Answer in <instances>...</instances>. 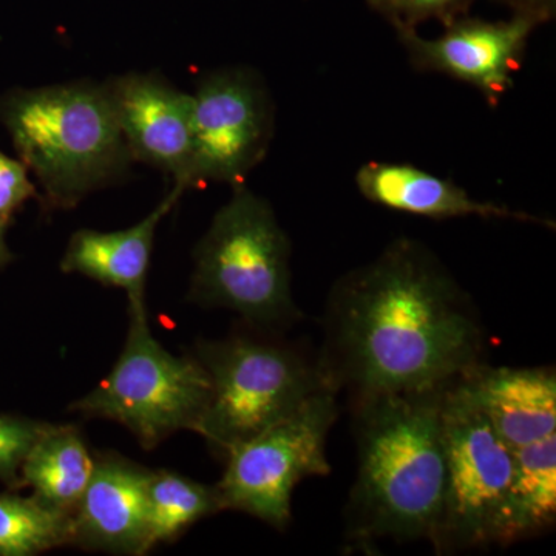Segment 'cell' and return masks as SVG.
Listing matches in <instances>:
<instances>
[{"instance_id":"ffe728a7","label":"cell","mask_w":556,"mask_h":556,"mask_svg":"<svg viewBox=\"0 0 556 556\" xmlns=\"http://www.w3.org/2000/svg\"><path fill=\"white\" fill-rule=\"evenodd\" d=\"M475 0H367L369 9L382 16L394 30H417L427 21L444 27L470 13Z\"/></svg>"},{"instance_id":"8fae6325","label":"cell","mask_w":556,"mask_h":556,"mask_svg":"<svg viewBox=\"0 0 556 556\" xmlns=\"http://www.w3.org/2000/svg\"><path fill=\"white\" fill-rule=\"evenodd\" d=\"M104 84L131 159L170 175L189 189L192 94L159 72H130Z\"/></svg>"},{"instance_id":"7402d4cb","label":"cell","mask_w":556,"mask_h":556,"mask_svg":"<svg viewBox=\"0 0 556 556\" xmlns=\"http://www.w3.org/2000/svg\"><path fill=\"white\" fill-rule=\"evenodd\" d=\"M39 190L24 163L0 150V229L9 228L22 206L28 200H39Z\"/></svg>"},{"instance_id":"52a82bcc","label":"cell","mask_w":556,"mask_h":556,"mask_svg":"<svg viewBox=\"0 0 556 556\" xmlns=\"http://www.w3.org/2000/svg\"><path fill=\"white\" fill-rule=\"evenodd\" d=\"M441 420L445 495L433 547L444 554L500 544L514 452L497 438L460 380L442 394Z\"/></svg>"},{"instance_id":"8992f818","label":"cell","mask_w":556,"mask_h":556,"mask_svg":"<svg viewBox=\"0 0 556 556\" xmlns=\"http://www.w3.org/2000/svg\"><path fill=\"white\" fill-rule=\"evenodd\" d=\"M212 386L192 354L177 357L160 345L146 308H129L126 345L100 386L70 405L86 417L129 428L142 448L152 450L179 430H199Z\"/></svg>"},{"instance_id":"ba28073f","label":"cell","mask_w":556,"mask_h":556,"mask_svg":"<svg viewBox=\"0 0 556 556\" xmlns=\"http://www.w3.org/2000/svg\"><path fill=\"white\" fill-rule=\"evenodd\" d=\"M338 391H317L292 415L229 450L217 485L223 510H239L285 530L295 485L327 477V438L338 419Z\"/></svg>"},{"instance_id":"5bb4252c","label":"cell","mask_w":556,"mask_h":556,"mask_svg":"<svg viewBox=\"0 0 556 556\" xmlns=\"http://www.w3.org/2000/svg\"><path fill=\"white\" fill-rule=\"evenodd\" d=\"M354 182L362 197L371 203L416 217L514 219L555 228L551 219L514 211L492 201L471 199L467 190L456 182L408 163L368 161L357 170Z\"/></svg>"},{"instance_id":"30bf717a","label":"cell","mask_w":556,"mask_h":556,"mask_svg":"<svg viewBox=\"0 0 556 556\" xmlns=\"http://www.w3.org/2000/svg\"><path fill=\"white\" fill-rule=\"evenodd\" d=\"M538 27L536 21L518 14L496 22L467 14L444 27L439 38H422L417 30L396 33L413 68L466 83L496 108L514 89L515 73L521 68L527 43Z\"/></svg>"},{"instance_id":"ac0fdd59","label":"cell","mask_w":556,"mask_h":556,"mask_svg":"<svg viewBox=\"0 0 556 556\" xmlns=\"http://www.w3.org/2000/svg\"><path fill=\"white\" fill-rule=\"evenodd\" d=\"M219 511L223 504L217 486L200 484L169 470L152 471L148 486V552Z\"/></svg>"},{"instance_id":"277c9868","label":"cell","mask_w":556,"mask_h":556,"mask_svg":"<svg viewBox=\"0 0 556 556\" xmlns=\"http://www.w3.org/2000/svg\"><path fill=\"white\" fill-rule=\"evenodd\" d=\"M289 258L291 241L269 201L236 186L193 251L189 302L236 311L255 327L291 324L300 314Z\"/></svg>"},{"instance_id":"d6986e66","label":"cell","mask_w":556,"mask_h":556,"mask_svg":"<svg viewBox=\"0 0 556 556\" xmlns=\"http://www.w3.org/2000/svg\"><path fill=\"white\" fill-rule=\"evenodd\" d=\"M75 543L72 515L35 496L0 493V556H31Z\"/></svg>"},{"instance_id":"6da1fadb","label":"cell","mask_w":556,"mask_h":556,"mask_svg":"<svg viewBox=\"0 0 556 556\" xmlns=\"http://www.w3.org/2000/svg\"><path fill=\"white\" fill-rule=\"evenodd\" d=\"M482 353L473 303L426 244L402 237L332 287L317 364L354 401L447 390Z\"/></svg>"},{"instance_id":"2e32d148","label":"cell","mask_w":556,"mask_h":556,"mask_svg":"<svg viewBox=\"0 0 556 556\" xmlns=\"http://www.w3.org/2000/svg\"><path fill=\"white\" fill-rule=\"evenodd\" d=\"M94 456L75 426L50 424L22 464V486L51 508L75 514L93 473Z\"/></svg>"},{"instance_id":"5b68a950","label":"cell","mask_w":556,"mask_h":556,"mask_svg":"<svg viewBox=\"0 0 556 556\" xmlns=\"http://www.w3.org/2000/svg\"><path fill=\"white\" fill-rule=\"evenodd\" d=\"M193 356L212 386L197 433L223 456L292 415L317 391L332 388L317 362L311 364L291 346L251 336L200 340Z\"/></svg>"},{"instance_id":"603a6c76","label":"cell","mask_w":556,"mask_h":556,"mask_svg":"<svg viewBox=\"0 0 556 556\" xmlns=\"http://www.w3.org/2000/svg\"><path fill=\"white\" fill-rule=\"evenodd\" d=\"M495 2L508 7L518 16L536 21L540 25L555 20L556 0H495Z\"/></svg>"},{"instance_id":"44dd1931","label":"cell","mask_w":556,"mask_h":556,"mask_svg":"<svg viewBox=\"0 0 556 556\" xmlns=\"http://www.w3.org/2000/svg\"><path fill=\"white\" fill-rule=\"evenodd\" d=\"M50 424L0 413V482L22 489V464Z\"/></svg>"},{"instance_id":"4fadbf2b","label":"cell","mask_w":556,"mask_h":556,"mask_svg":"<svg viewBox=\"0 0 556 556\" xmlns=\"http://www.w3.org/2000/svg\"><path fill=\"white\" fill-rule=\"evenodd\" d=\"M460 386L511 452L556 433L554 369L481 364L460 379Z\"/></svg>"},{"instance_id":"9c48e42d","label":"cell","mask_w":556,"mask_h":556,"mask_svg":"<svg viewBox=\"0 0 556 556\" xmlns=\"http://www.w3.org/2000/svg\"><path fill=\"white\" fill-rule=\"evenodd\" d=\"M192 97L189 189L243 185L268 155L276 130V105L265 79L251 67L219 68L199 79Z\"/></svg>"},{"instance_id":"7a4b0ae2","label":"cell","mask_w":556,"mask_h":556,"mask_svg":"<svg viewBox=\"0 0 556 556\" xmlns=\"http://www.w3.org/2000/svg\"><path fill=\"white\" fill-rule=\"evenodd\" d=\"M444 391L351 401L358 466L346 530L356 546L387 538L437 543L445 495Z\"/></svg>"},{"instance_id":"7c38bea8","label":"cell","mask_w":556,"mask_h":556,"mask_svg":"<svg viewBox=\"0 0 556 556\" xmlns=\"http://www.w3.org/2000/svg\"><path fill=\"white\" fill-rule=\"evenodd\" d=\"M150 473L118 453H98L89 485L73 514V544L112 554H148Z\"/></svg>"},{"instance_id":"3957f363","label":"cell","mask_w":556,"mask_h":556,"mask_svg":"<svg viewBox=\"0 0 556 556\" xmlns=\"http://www.w3.org/2000/svg\"><path fill=\"white\" fill-rule=\"evenodd\" d=\"M0 124L42 189L47 211L73 208L130 175L129 148L105 84L83 79L0 93Z\"/></svg>"},{"instance_id":"e0dca14e","label":"cell","mask_w":556,"mask_h":556,"mask_svg":"<svg viewBox=\"0 0 556 556\" xmlns=\"http://www.w3.org/2000/svg\"><path fill=\"white\" fill-rule=\"evenodd\" d=\"M500 544L535 536L555 525L556 433L514 453Z\"/></svg>"},{"instance_id":"9a60e30c","label":"cell","mask_w":556,"mask_h":556,"mask_svg":"<svg viewBox=\"0 0 556 556\" xmlns=\"http://www.w3.org/2000/svg\"><path fill=\"white\" fill-rule=\"evenodd\" d=\"M186 190L185 186L175 182L166 199L129 229L115 232L76 230L61 260L62 273L80 274L105 287L124 289L129 308H146V280L156 228L177 206Z\"/></svg>"},{"instance_id":"cb8c5ba5","label":"cell","mask_w":556,"mask_h":556,"mask_svg":"<svg viewBox=\"0 0 556 556\" xmlns=\"http://www.w3.org/2000/svg\"><path fill=\"white\" fill-rule=\"evenodd\" d=\"M14 255L10 251L5 241V230L0 229V269L5 268L9 263L13 262Z\"/></svg>"}]
</instances>
